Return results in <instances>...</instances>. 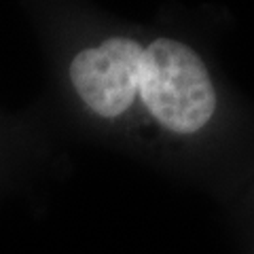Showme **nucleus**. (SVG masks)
<instances>
[{
    "label": "nucleus",
    "instance_id": "obj_1",
    "mask_svg": "<svg viewBox=\"0 0 254 254\" xmlns=\"http://www.w3.org/2000/svg\"><path fill=\"white\" fill-rule=\"evenodd\" d=\"M138 93L150 115L176 133L199 131L216 108V93L199 55L170 38L144 47Z\"/></svg>",
    "mask_w": 254,
    "mask_h": 254
},
{
    "label": "nucleus",
    "instance_id": "obj_2",
    "mask_svg": "<svg viewBox=\"0 0 254 254\" xmlns=\"http://www.w3.org/2000/svg\"><path fill=\"white\" fill-rule=\"evenodd\" d=\"M142 51L131 38H108L76 55L70 78L89 110L113 119L131 106L140 85Z\"/></svg>",
    "mask_w": 254,
    "mask_h": 254
}]
</instances>
